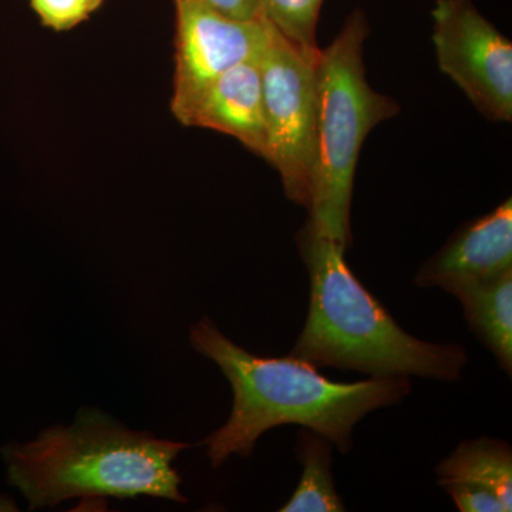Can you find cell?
<instances>
[{
	"instance_id": "1",
	"label": "cell",
	"mask_w": 512,
	"mask_h": 512,
	"mask_svg": "<svg viewBox=\"0 0 512 512\" xmlns=\"http://www.w3.org/2000/svg\"><path fill=\"white\" fill-rule=\"evenodd\" d=\"M190 340L217 363L234 392L227 423L202 441L215 468L234 454L249 456L262 434L284 424L308 427L348 454L356 424L373 410L402 402L412 390L406 376L338 383L296 357L252 355L208 318L192 326Z\"/></svg>"
},
{
	"instance_id": "2",
	"label": "cell",
	"mask_w": 512,
	"mask_h": 512,
	"mask_svg": "<svg viewBox=\"0 0 512 512\" xmlns=\"http://www.w3.org/2000/svg\"><path fill=\"white\" fill-rule=\"evenodd\" d=\"M298 245L311 278V301L305 328L289 356L372 377L460 379L466 349L423 342L404 332L350 271L346 249L338 242L306 222Z\"/></svg>"
},
{
	"instance_id": "3",
	"label": "cell",
	"mask_w": 512,
	"mask_h": 512,
	"mask_svg": "<svg viewBox=\"0 0 512 512\" xmlns=\"http://www.w3.org/2000/svg\"><path fill=\"white\" fill-rule=\"evenodd\" d=\"M190 444L157 439L84 407L70 427L53 426L30 443L2 448L10 484L30 508L56 507L74 497L134 498L187 503L173 461Z\"/></svg>"
},
{
	"instance_id": "4",
	"label": "cell",
	"mask_w": 512,
	"mask_h": 512,
	"mask_svg": "<svg viewBox=\"0 0 512 512\" xmlns=\"http://www.w3.org/2000/svg\"><path fill=\"white\" fill-rule=\"evenodd\" d=\"M367 23L355 12L326 49L320 50L318 119L309 224L348 248L353 181L367 134L399 113V104L366 80L363 49Z\"/></svg>"
},
{
	"instance_id": "5",
	"label": "cell",
	"mask_w": 512,
	"mask_h": 512,
	"mask_svg": "<svg viewBox=\"0 0 512 512\" xmlns=\"http://www.w3.org/2000/svg\"><path fill=\"white\" fill-rule=\"evenodd\" d=\"M318 57L292 45L274 25L261 57L268 163L281 175L289 200L305 208L315 168Z\"/></svg>"
},
{
	"instance_id": "6",
	"label": "cell",
	"mask_w": 512,
	"mask_h": 512,
	"mask_svg": "<svg viewBox=\"0 0 512 512\" xmlns=\"http://www.w3.org/2000/svg\"><path fill=\"white\" fill-rule=\"evenodd\" d=\"M433 43L441 72L487 119L512 120V45L473 0H436Z\"/></svg>"
},
{
	"instance_id": "7",
	"label": "cell",
	"mask_w": 512,
	"mask_h": 512,
	"mask_svg": "<svg viewBox=\"0 0 512 512\" xmlns=\"http://www.w3.org/2000/svg\"><path fill=\"white\" fill-rule=\"evenodd\" d=\"M175 72L171 111L188 127L192 111L222 73L248 60L261 59L272 25L262 16L237 19L201 0H174Z\"/></svg>"
},
{
	"instance_id": "8",
	"label": "cell",
	"mask_w": 512,
	"mask_h": 512,
	"mask_svg": "<svg viewBox=\"0 0 512 512\" xmlns=\"http://www.w3.org/2000/svg\"><path fill=\"white\" fill-rule=\"evenodd\" d=\"M512 271V200L458 229L414 279L420 288L487 281Z\"/></svg>"
},
{
	"instance_id": "9",
	"label": "cell",
	"mask_w": 512,
	"mask_h": 512,
	"mask_svg": "<svg viewBox=\"0 0 512 512\" xmlns=\"http://www.w3.org/2000/svg\"><path fill=\"white\" fill-rule=\"evenodd\" d=\"M188 127L208 128L237 138L268 161L261 59L239 63L222 73L202 94Z\"/></svg>"
},
{
	"instance_id": "10",
	"label": "cell",
	"mask_w": 512,
	"mask_h": 512,
	"mask_svg": "<svg viewBox=\"0 0 512 512\" xmlns=\"http://www.w3.org/2000/svg\"><path fill=\"white\" fill-rule=\"evenodd\" d=\"M456 296L471 332L490 349L498 365L512 372V271L487 281H453L441 286Z\"/></svg>"
},
{
	"instance_id": "11",
	"label": "cell",
	"mask_w": 512,
	"mask_h": 512,
	"mask_svg": "<svg viewBox=\"0 0 512 512\" xmlns=\"http://www.w3.org/2000/svg\"><path fill=\"white\" fill-rule=\"evenodd\" d=\"M439 484H468L485 488L512 510V451L503 440L480 437L463 441L436 468Z\"/></svg>"
},
{
	"instance_id": "12",
	"label": "cell",
	"mask_w": 512,
	"mask_h": 512,
	"mask_svg": "<svg viewBox=\"0 0 512 512\" xmlns=\"http://www.w3.org/2000/svg\"><path fill=\"white\" fill-rule=\"evenodd\" d=\"M298 456L303 466L301 481L282 512L345 511L332 478V443L308 427L298 433Z\"/></svg>"
},
{
	"instance_id": "13",
	"label": "cell",
	"mask_w": 512,
	"mask_h": 512,
	"mask_svg": "<svg viewBox=\"0 0 512 512\" xmlns=\"http://www.w3.org/2000/svg\"><path fill=\"white\" fill-rule=\"evenodd\" d=\"M262 16L309 56H318L316 28L323 0H258Z\"/></svg>"
},
{
	"instance_id": "14",
	"label": "cell",
	"mask_w": 512,
	"mask_h": 512,
	"mask_svg": "<svg viewBox=\"0 0 512 512\" xmlns=\"http://www.w3.org/2000/svg\"><path fill=\"white\" fill-rule=\"evenodd\" d=\"M104 0H30L33 10L46 28L66 32L90 18Z\"/></svg>"
},
{
	"instance_id": "15",
	"label": "cell",
	"mask_w": 512,
	"mask_h": 512,
	"mask_svg": "<svg viewBox=\"0 0 512 512\" xmlns=\"http://www.w3.org/2000/svg\"><path fill=\"white\" fill-rule=\"evenodd\" d=\"M447 493L461 512H505L504 504L497 495L485 488L468 484L446 485Z\"/></svg>"
},
{
	"instance_id": "16",
	"label": "cell",
	"mask_w": 512,
	"mask_h": 512,
	"mask_svg": "<svg viewBox=\"0 0 512 512\" xmlns=\"http://www.w3.org/2000/svg\"><path fill=\"white\" fill-rule=\"evenodd\" d=\"M224 15L237 19L262 18L258 0H201Z\"/></svg>"
}]
</instances>
